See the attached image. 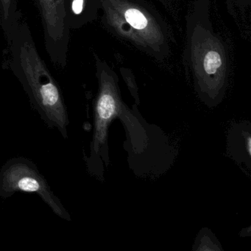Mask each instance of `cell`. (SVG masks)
Returning a JSON list of instances; mask_svg holds the SVG:
<instances>
[{
    "mask_svg": "<svg viewBox=\"0 0 251 251\" xmlns=\"http://www.w3.org/2000/svg\"><path fill=\"white\" fill-rule=\"evenodd\" d=\"M7 67L23 86L30 105L50 129L68 138V112L58 83L38 52L31 30L20 17L4 33Z\"/></svg>",
    "mask_w": 251,
    "mask_h": 251,
    "instance_id": "cell-1",
    "label": "cell"
},
{
    "mask_svg": "<svg viewBox=\"0 0 251 251\" xmlns=\"http://www.w3.org/2000/svg\"><path fill=\"white\" fill-rule=\"evenodd\" d=\"M210 0H197L186 17L183 65L201 95L216 98L227 86L229 55L210 20Z\"/></svg>",
    "mask_w": 251,
    "mask_h": 251,
    "instance_id": "cell-2",
    "label": "cell"
},
{
    "mask_svg": "<svg viewBox=\"0 0 251 251\" xmlns=\"http://www.w3.org/2000/svg\"><path fill=\"white\" fill-rule=\"evenodd\" d=\"M102 23L114 36L158 61L171 54L172 36L158 11L145 0H100Z\"/></svg>",
    "mask_w": 251,
    "mask_h": 251,
    "instance_id": "cell-3",
    "label": "cell"
},
{
    "mask_svg": "<svg viewBox=\"0 0 251 251\" xmlns=\"http://www.w3.org/2000/svg\"><path fill=\"white\" fill-rule=\"evenodd\" d=\"M95 58L98 93L95 105V130L87 165L92 174L100 176L101 158L105 152L107 130L118 113L122 102L118 76L106 61H102L97 55Z\"/></svg>",
    "mask_w": 251,
    "mask_h": 251,
    "instance_id": "cell-4",
    "label": "cell"
},
{
    "mask_svg": "<svg viewBox=\"0 0 251 251\" xmlns=\"http://www.w3.org/2000/svg\"><path fill=\"white\" fill-rule=\"evenodd\" d=\"M17 192L36 194L55 215L71 221L70 213L51 189L36 164L25 157L11 158L0 168V198L6 199Z\"/></svg>",
    "mask_w": 251,
    "mask_h": 251,
    "instance_id": "cell-5",
    "label": "cell"
},
{
    "mask_svg": "<svg viewBox=\"0 0 251 251\" xmlns=\"http://www.w3.org/2000/svg\"><path fill=\"white\" fill-rule=\"evenodd\" d=\"M38 11L47 53L51 62L64 69L67 65L70 30L66 22V0H32Z\"/></svg>",
    "mask_w": 251,
    "mask_h": 251,
    "instance_id": "cell-6",
    "label": "cell"
},
{
    "mask_svg": "<svg viewBox=\"0 0 251 251\" xmlns=\"http://www.w3.org/2000/svg\"><path fill=\"white\" fill-rule=\"evenodd\" d=\"M100 0H66V22L70 30H77L98 18Z\"/></svg>",
    "mask_w": 251,
    "mask_h": 251,
    "instance_id": "cell-7",
    "label": "cell"
},
{
    "mask_svg": "<svg viewBox=\"0 0 251 251\" xmlns=\"http://www.w3.org/2000/svg\"><path fill=\"white\" fill-rule=\"evenodd\" d=\"M21 16L18 0H0V28L4 33Z\"/></svg>",
    "mask_w": 251,
    "mask_h": 251,
    "instance_id": "cell-8",
    "label": "cell"
}]
</instances>
